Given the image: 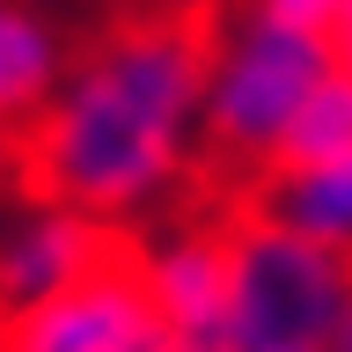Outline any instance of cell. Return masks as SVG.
I'll return each instance as SVG.
<instances>
[{
  "instance_id": "6da1fadb",
  "label": "cell",
  "mask_w": 352,
  "mask_h": 352,
  "mask_svg": "<svg viewBox=\"0 0 352 352\" xmlns=\"http://www.w3.org/2000/svg\"><path fill=\"white\" fill-rule=\"evenodd\" d=\"M22 191H44L110 235L191 206L206 169V22L125 8L74 44L66 81L15 140Z\"/></svg>"
},
{
  "instance_id": "7a4b0ae2",
  "label": "cell",
  "mask_w": 352,
  "mask_h": 352,
  "mask_svg": "<svg viewBox=\"0 0 352 352\" xmlns=\"http://www.w3.org/2000/svg\"><path fill=\"white\" fill-rule=\"evenodd\" d=\"M330 66V30H308L264 0H220L206 22V169L235 176V191L250 198L279 169Z\"/></svg>"
},
{
  "instance_id": "3957f363",
  "label": "cell",
  "mask_w": 352,
  "mask_h": 352,
  "mask_svg": "<svg viewBox=\"0 0 352 352\" xmlns=\"http://www.w3.org/2000/svg\"><path fill=\"white\" fill-rule=\"evenodd\" d=\"M235 264V345L242 352H330L352 308V257L286 228L257 198L228 206Z\"/></svg>"
},
{
  "instance_id": "277c9868",
  "label": "cell",
  "mask_w": 352,
  "mask_h": 352,
  "mask_svg": "<svg viewBox=\"0 0 352 352\" xmlns=\"http://www.w3.org/2000/svg\"><path fill=\"white\" fill-rule=\"evenodd\" d=\"M132 264L169 330V352H242L235 345V264L228 206H184L132 235Z\"/></svg>"
},
{
  "instance_id": "5b68a950",
  "label": "cell",
  "mask_w": 352,
  "mask_h": 352,
  "mask_svg": "<svg viewBox=\"0 0 352 352\" xmlns=\"http://www.w3.org/2000/svg\"><path fill=\"white\" fill-rule=\"evenodd\" d=\"M0 352H169V330H162L147 279L132 264V242L110 264H96L81 286L8 316Z\"/></svg>"
},
{
  "instance_id": "8992f818",
  "label": "cell",
  "mask_w": 352,
  "mask_h": 352,
  "mask_svg": "<svg viewBox=\"0 0 352 352\" xmlns=\"http://www.w3.org/2000/svg\"><path fill=\"white\" fill-rule=\"evenodd\" d=\"M118 250H125V235H110L103 220L74 213V206H59L44 191H22L0 213V323L66 294V286H81Z\"/></svg>"
},
{
  "instance_id": "52a82bcc",
  "label": "cell",
  "mask_w": 352,
  "mask_h": 352,
  "mask_svg": "<svg viewBox=\"0 0 352 352\" xmlns=\"http://www.w3.org/2000/svg\"><path fill=\"white\" fill-rule=\"evenodd\" d=\"M74 66V37L44 0H0V140H22Z\"/></svg>"
},
{
  "instance_id": "ba28073f",
  "label": "cell",
  "mask_w": 352,
  "mask_h": 352,
  "mask_svg": "<svg viewBox=\"0 0 352 352\" xmlns=\"http://www.w3.org/2000/svg\"><path fill=\"white\" fill-rule=\"evenodd\" d=\"M250 198L264 213H279L286 228H301V235H316V242L352 257V154L308 162V169H272Z\"/></svg>"
},
{
  "instance_id": "9c48e42d",
  "label": "cell",
  "mask_w": 352,
  "mask_h": 352,
  "mask_svg": "<svg viewBox=\"0 0 352 352\" xmlns=\"http://www.w3.org/2000/svg\"><path fill=\"white\" fill-rule=\"evenodd\" d=\"M338 154H352V74H345V66H330L323 88L308 96L301 125H294V140H286V154H279V169L338 162Z\"/></svg>"
},
{
  "instance_id": "30bf717a",
  "label": "cell",
  "mask_w": 352,
  "mask_h": 352,
  "mask_svg": "<svg viewBox=\"0 0 352 352\" xmlns=\"http://www.w3.org/2000/svg\"><path fill=\"white\" fill-rule=\"evenodd\" d=\"M22 198V154H15V140H0V213Z\"/></svg>"
},
{
  "instance_id": "8fae6325",
  "label": "cell",
  "mask_w": 352,
  "mask_h": 352,
  "mask_svg": "<svg viewBox=\"0 0 352 352\" xmlns=\"http://www.w3.org/2000/svg\"><path fill=\"white\" fill-rule=\"evenodd\" d=\"M132 8H147V15H191V22H213L220 0H132Z\"/></svg>"
},
{
  "instance_id": "7c38bea8",
  "label": "cell",
  "mask_w": 352,
  "mask_h": 352,
  "mask_svg": "<svg viewBox=\"0 0 352 352\" xmlns=\"http://www.w3.org/2000/svg\"><path fill=\"white\" fill-rule=\"evenodd\" d=\"M330 52H338V66L352 74V30H330Z\"/></svg>"
},
{
  "instance_id": "4fadbf2b",
  "label": "cell",
  "mask_w": 352,
  "mask_h": 352,
  "mask_svg": "<svg viewBox=\"0 0 352 352\" xmlns=\"http://www.w3.org/2000/svg\"><path fill=\"white\" fill-rule=\"evenodd\" d=\"M330 30H352V0H330Z\"/></svg>"
},
{
  "instance_id": "5bb4252c",
  "label": "cell",
  "mask_w": 352,
  "mask_h": 352,
  "mask_svg": "<svg viewBox=\"0 0 352 352\" xmlns=\"http://www.w3.org/2000/svg\"><path fill=\"white\" fill-rule=\"evenodd\" d=\"M330 352H352V308H345V323H338V338H330Z\"/></svg>"
}]
</instances>
